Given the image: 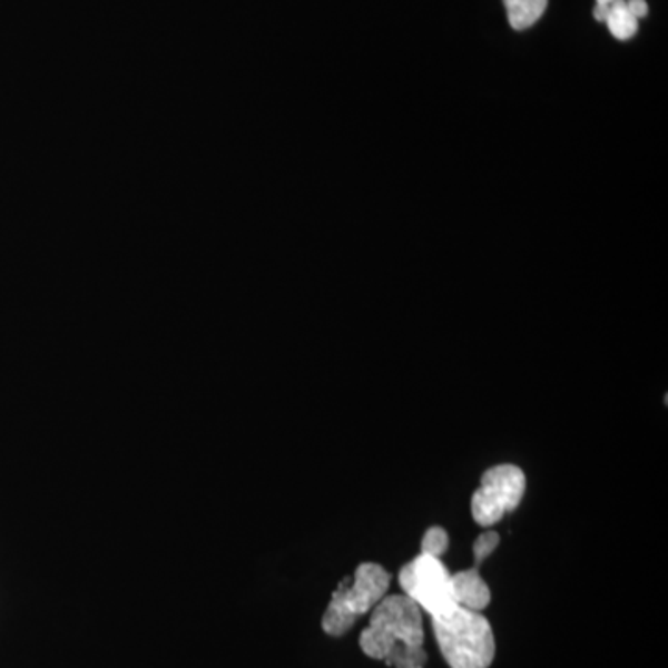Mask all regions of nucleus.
<instances>
[{
    "instance_id": "obj_3",
    "label": "nucleus",
    "mask_w": 668,
    "mask_h": 668,
    "mask_svg": "<svg viewBox=\"0 0 668 668\" xmlns=\"http://www.w3.org/2000/svg\"><path fill=\"white\" fill-rule=\"evenodd\" d=\"M390 576L377 562H362L353 578H345L334 590L323 612L322 628L331 637H342L358 618L372 612L390 589Z\"/></svg>"
},
{
    "instance_id": "obj_1",
    "label": "nucleus",
    "mask_w": 668,
    "mask_h": 668,
    "mask_svg": "<svg viewBox=\"0 0 668 668\" xmlns=\"http://www.w3.org/2000/svg\"><path fill=\"white\" fill-rule=\"evenodd\" d=\"M423 612L405 595H386L372 609L361 650L392 668H425Z\"/></svg>"
},
{
    "instance_id": "obj_10",
    "label": "nucleus",
    "mask_w": 668,
    "mask_h": 668,
    "mask_svg": "<svg viewBox=\"0 0 668 668\" xmlns=\"http://www.w3.org/2000/svg\"><path fill=\"white\" fill-rule=\"evenodd\" d=\"M500 544V534L494 531H487V533L479 534L475 544H473V557H475V567L479 568L483 564L484 559L495 550V546Z\"/></svg>"
},
{
    "instance_id": "obj_4",
    "label": "nucleus",
    "mask_w": 668,
    "mask_h": 668,
    "mask_svg": "<svg viewBox=\"0 0 668 668\" xmlns=\"http://www.w3.org/2000/svg\"><path fill=\"white\" fill-rule=\"evenodd\" d=\"M400 584L403 595L409 596L422 612L429 617H440L455 609L451 573L440 557L420 553L400 570Z\"/></svg>"
},
{
    "instance_id": "obj_8",
    "label": "nucleus",
    "mask_w": 668,
    "mask_h": 668,
    "mask_svg": "<svg viewBox=\"0 0 668 668\" xmlns=\"http://www.w3.org/2000/svg\"><path fill=\"white\" fill-rule=\"evenodd\" d=\"M603 22L609 28V32L612 33V38H617L618 41H628L639 30V19L631 16V11L626 6V0H615V2L607 6V16Z\"/></svg>"
},
{
    "instance_id": "obj_6",
    "label": "nucleus",
    "mask_w": 668,
    "mask_h": 668,
    "mask_svg": "<svg viewBox=\"0 0 668 668\" xmlns=\"http://www.w3.org/2000/svg\"><path fill=\"white\" fill-rule=\"evenodd\" d=\"M451 589L456 606L470 609V611H483L490 603L489 584L479 576L478 568L462 570L451 576Z\"/></svg>"
},
{
    "instance_id": "obj_2",
    "label": "nucleus",
    "mask_w": 668,
    "mask_h": 668,
    "mask_svg": "<svg viewBox=\"0 0 668 668\" xmlns=\"http://www.w3.org/2000/svg\"><path fill=\"white\" fill-rule=\"evenodd\" d=\"M431 620L436 645L450 668H489L492 665L494 633L481 612L456 606Z\"/></svg>"
},
{
    "instance_id": "obj_9",
    "label": "nucleus",
    "mask_w": 668,
    "mask_h": 668,
    "mask_svg": "<svg viewBox=\"0 0 668 668\" xmlns=\"http://www.w3.org/2000/svg\"><path fill=\"white\" fill-rule=\"evenodd\" d=\"M448 546H450V537H448V531L444 528L434 525L423 534L422 553H425V556L440 557L448 550Z\"/></svg>"
},
{
    "instance_id": "obj_7",
    "label": "nucleus",
    "mask_w": 668,
    "mask_h": 668,
    "mask_svg": "<svg viewBox=\"0 0 668 668\" xmlns=\"http://www.w3.org/2000/svg\"><path fill=\"white\" fill-rule=\"evenodd\" d=\"M503 6L511 28L528 30L544 16L548 0H503Z\"/></svg>"
},
{
    "instance_id": "obj_12",
    "label": "nucleus",
    "mask_w": 668,
    "mask_h": 668,
    "mask_svg": "<svg viewBox=\"0 0 668 668\" xmlns=\"http://www.w3.org/2000/svg\"><path fill=\"white\" fill-rule=\"evenodd\" d=\"M611 2H615V0H596V4L598 6H609Z\"/></svg>"
},
{
    "instance_id": "obj_11",
    "label": "nucleus",
    "mask_w": 668,
    "mask_h": 668,
    "mask_svg": "<svg viewBox=\"0 0 668 668\" xmlns=\"http://www.w3.org/2000/svg\"><path fill=\"white\" fill-rule=\"evenodd\" d=\"M626 6H628V10L631 11L635 19H642V17L648 16L646 0H626Z\"/></svg>"
},
{
    "instance_id": "obj_5",
    "label": "nucleus",
    "mask_w": 668,
    "mask_h": 668,
    "mask_svg": "<svg viewBox=\"0 0 668 668\" xmlns=\"http://www.w3.org/2000/svg\"><path fill=\"white\" fill-rule=\"evenodd\" d=\"M525 492V475L514 464H498L481 475V484L472 495L475 523L490 528L507 512L517 511Z\"/></svg>"
}]
</instances>
